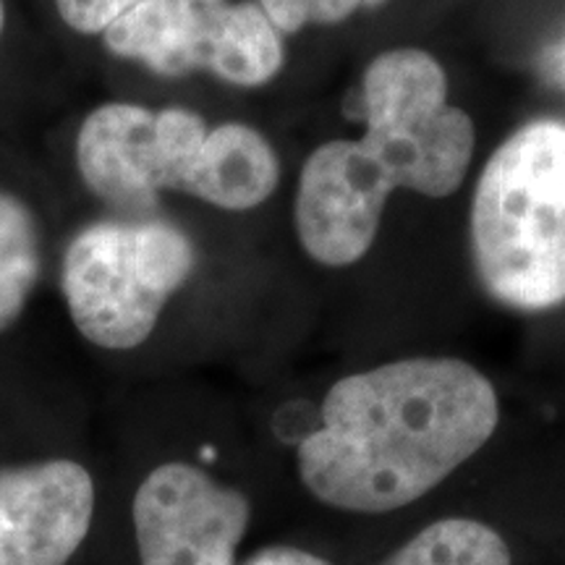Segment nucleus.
<instances>
[{
  "instance_id": "nucleus-10",
  "label": "nucleus",
  "mask_w": 565,
  "mask_h": 565,
  "mask_svg": "<svg viewBox=\"0 0 565 565\" xmlns=\"http://www.w3.org/2000/svg\"><path fill=\"white\" fill-rule=\"evenodd\" d=\"M40 270L38 217L21 196L0 192V333H6L26 309Z\"/></svg>"
},
{
  "instance_id": "nucleus-5",
  "label": "nucleus",
  "mask_w": 565,
  "mask_h": 565,
  "mask_svg": "<svg viewBox=\"0 0 565 565\" xmlns=\"http://www.w3.org/2000/svg\"><path fill=\"white\" fill-rule=\"evenodd\" d=\"M103 42L160 76L210 71L233 87H263L286 58L280 32L252 0H145L113 21Z\"/></svg>"
},
{
  "instance_id": "nucleus-15",
  "label": "nucleus",
  "mask_w": 565,
  "mask_h": 565,
  "mask_svg": "<svg viewBox=\"0 0 565 565\" xmlns=\"http://www.w3.org/2000/svg\"><path fill=\"white\" fill-rule=\"evenodd\" d=\"M3 24H6V9H3V0H0V34H3Z\"/></svg>"
},
{
  "instance_id": "nucleus-13",
  "label": "nucleus",
  "mask_w": 565,
  "mask_h": 565,
  "mask_svg": "<svg viewBox=\"0 0 565 565\" xmlns=\"http://www.w3.org/2000/svg\"><path fill=\"white\" fill-rule=\"evenodd\" d=\"M145 0H55L61 19L79 34H103L113 21L137 9Z\"/></svg>"
},
{
  "instance_id": "nucleus-11",
  "label": "nucleus",
  "mask_w": 565,
  "mask_h": 565,
  "mask_svg": "<svg viewBox=\"0 0 565 565\" xmlns=\"http://www.w3.org/2000/svg\"><path fill=\"white\" fill-rule=\"evenodd\" d=\"M380 565H513L508 542L477 519H440Z\"/></svg>"
},
{
  "instance_id": "nucleus-1",
  "label": "nucleus",
  "mask_w": 565,
  "mask_h": 565,
  "mask_svg": "<svg viewBox=\"0 0 565 565\" xmlns=\"http://www.w3.org/2000/svg\"><path fill=\"white\" fill-rule=\"evenodd\" d=\"M500 422L494 385L454 356H414L338 380L296 450L303 487L345 513L412 505L479 454Z\"/></svg>"
},
{
  "instance_id": "nucleus-14",
  "label": "nucleus",
  "mask_w": 565,
  "mask_h": 565,
  "mask_svg": "<svg viewBox=\"0 0 565 565\" xmlns=\"http://www.w3.org/2000/svg\"><path fill=\"white\" fill-rule=\"evenodd\" d=\"M246 565H333V563L324 561V557L315 553H307V550H299L291 545H273V547L259 550V553L254 555Z\"/></svg>"
},
{
  "instance_id": "nucleus-8",
  "label": "nucleus",
  "mask_w": 565,
  "mask_h": 565,
  "mask_svg": "<svg viewBox=\"0 0 565 565\" xmlns=\"http://www.w3.org/2000/svg\"><path fill=\"white\" fill-rule=\"evenodd\" d=\"M95 482L68 458L0 469V565H66L87 540Z\"/></svg>"
},
{
  "instance_id": "nucleus-7",
  "label": "nucleus",
  "mask_w": 565,
  "mask_h": 565,
  "mask_svg": "<svg viewBox=\"0 0 565 565\" xmlns=\"http://www.w3.org/2000/svg\"><path fill=\"white\" fill-rule=\"evenodd\" d=\"M131 515L141 565H236L252 505L200 466L171 461L139 484Z\"/></svg>"
},
{
  "instance_id": "nucleus-12",
  "label": "nucleus",
  "mask_w": 565,
  "mask_h": 565,
  "mask_svg": "<svg viewBox=\"0 0 565 565\" xmlns=\"http://www.w3.org/2000/svg\"><path fill=\"white\" fill-rule=\"evenodd\" d=\"M364 0H259L275 30L294 34L309 24H341Z\"/></svg>"
},
{
  "instance_id": "nucleus-2",
  "label": "nucleus",
  "mask_w": 565,
  "mask_h": 565,
  "mask_svg": "<svg viewBox=\"0 0 565 565\" xmlns=\"http://www.w3.org/2000/svg\"><path fill=\"white\" fill-rule=\"evenodd\" d=\"M362 137L317 147L296 186V236L324 267H349L372 249L393 192L445 200L475 158V124L448 103V76L427 51L380 53L362 76Z\"/></svg>"
},
{
  "instance_id": "nucleus-9",
  "label": "nucleus",
  "mask_w": 565,
  "mask_h": 565,
  "mask_svg": "<svg viewBox=\"0 0 565 565\" xmlns=\"http://www.w3.org/2000/svg\"><path fill=\"white\" fill-rule=\"evenodd\" d=\"M280 181V160L265 134L246 124H221L207 131L183 194L217 210L259 207Z\"/></svg>"
},
{
  "instance_id": "nucleus-6",
  "label": "nucleus",
  "mask_w": 565,
  "mask_h": 565,
  "mask_svg": "<svg viewBox=\"0 0 565 565\" xmlns=\"http://www.w3.org/2000/svg\"><path fill=\"white\" fill-rule=\"evenodd\" d=\"M207 131L200 113L186 108L105 103L79 126L76 168L97 200L141 215L160 192L186 189Z\"/></svg>"
},
{
  "instance_id": "nucleus-4",
  "label": "nucleus",
  "mask_w": 565,
  "mask_h": 565,
  "mask_svg": "<svg viewBox=\"0 0 565 565\" xmlns=\"http://www.w3.org/2000/svg\"><path fill=\"white\" fill-rule=\"evenodd\" d=\"M194 270V242L179 225L158 217L97 221L68 242L61 291L89 343L129 351L152 335Z\"/></svg>"
},
{
  "instance_id": "nucleus-16",
  "label": "nucleus",
  "mask_w": 565,
  "mask_h": 565,
  "mask_svg": "<svg viewBox=\"0 0 565 565\" xmlns=\"http://www.w3.org/2000/svg\"><path fill=\"white\" fill-rule=\"evenodd\" d=\"M380 3H385V0H364V6H380Z\"/></svg>"
},
{
  "instance_id": "nucleus-3",
  "label": "nucleus",
  "mask_w": 565,
  "mask_h": 565,
  "mask_svg": "<svg viewBox=\"0 0 565 565\" xmlns=\"http://www.w3.org/2000/svg\"><path fill=\"white\" fill-rule=\"evenodd\" d=\"M484 291L524 312L565 303V124L513 131L479 175L469 217Z\"/></svg>"
}]
</instances>
